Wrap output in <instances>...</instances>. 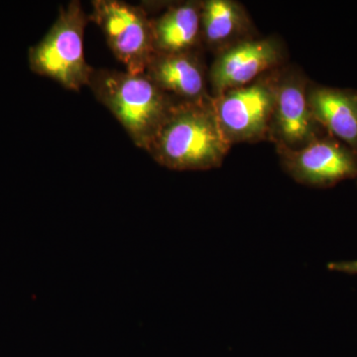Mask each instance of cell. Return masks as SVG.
Returning <instances> with one entry per match:
<instances>
[{"label": "cell", "mask_w": 357, "mask_h": 357, "mask_svg": "<svg viewBox=\"0 0 357 357\" xmlns=\"http://www.w3.org/2000/svg\"><path fill=\"white\" fill-rule=\"evenodd\" d=\"M309 84L305 75L294 68L277 72L276 100L267 139L276 145L278 153L298 151L328 134L310 107Z\"/></svg>", "instance_id": "obj_6"}, {"label": "cell", "mask_w": 357, "mask_h": 357, "mask_svg": "<svg viewBox=\"0 0 357 357\" xmlns=\"http://www.w3.org/2000/svg\"><path fill=\"white\" fill-rule=\"evenodd\" d=\"M285 60L283 45L276 37L250 38L217 54L208 79L213 96L253 83L281 68Z\"/></svg>", "instance_id": "obj_8"}, {"label": "cell", "mask_w": 357, "mask_h": 357, "mask_svg": "<svg viewBox=\"0 0 357 357\" xmlns=\"http://www.w3.org/2000/svg\"><path fill=\"white\" fill-rule=\"evenodd\" d=\"M213 96L223 136L230 145L267 139L276 100L277 72Z\"/></svg>", "instance_id": "obj_4"}, {"label": "cell", "mask_w": 357, "mask_h": 357, "mask_svg": "<svg viewBox=\"0 0 357 357\" xmlns=\"http://www.w3.org/2000/svg\"><path fill=\"white\" fill-rule=\"evenodd\" d=\"M145 74L178 100L197 102L211 96L206 91V70L196 51L155 54Z\"/></svg>", "instance_id": "obj_9"}, {"label": "cell", "mask_w": 357, "mask_h": 357, "mask_svg": "<svg viewBox=\"0 0 357 357\" xmlns=\"http://www.w3.org/2000/svg\"><path fill=\"white\" fill-rule=\"evenodd\" d=\"M307 100L326 133L357 151V91L309 84Z\"/></svg>", "instance_id": "obj_10"}, {"label": "cell", "mask_w": 357, "mask_h": 357, "mask_svg": "<svg viewBox=\"0 0 357 357\" xmlns=\"http://www.w3.org/2000/svg\"><path fill=\"white\" fill-rule=\"evenodd\" d=\"M88 86L121 122L136 146L144 150L177 100L145 73L95 69Z\"/></svg>", "instance_id": "obj_2"}, {"label": "cell", "mask_w": 357, "mask_h": 357, "mask_svg": "<svg viewBox=\"0 0 357 357\" xmlns=\"http://www.w3.org/2000/svg\"><path fill=\"white\" fill-rule=\"evenodd\" d=\"M279 155L286 172L307 187L326 189L357 177V151L330 134L298 151Z\"/></svg>", "instance_id": "obj_7"}, {"label": "cell", "mask_w": 357, "mask_h": 357, "mask_svg": "<svg viewBox=\"0 0 357 357\" xmlns=\"http://www.w3.org/2000/svg\"><path fill=\"white\" fill-rule=\"evenodd\" d=\"M332 271L342 272L345 274H357V260L354 261L333 262L328 265Z\"/></svg>", "instance_id": "obj_13"}, {"label": "cell", "mask_w": 357, "mask_h": 357, "mask_svg": "<svg viewBox=\"0 0 357 357\" xmlns=\"http://www.w3.org/2000/svg\"><path fill=\"white\" fill-rule=\"evenodd\" d=\"M230 147L211 96L197 102L176 100L146 151L166 168L201 171L222 166Z\"/></svg>", "instance_id": "obj_1"}, {"label": "cell", "mask_w": 357, "mask_h": 357, "mask_svg": "<svg viewBox=\"0 0 357 357\" xmlns=\"http://www.w3.org/2000/svg\"><path fill=\"white\" fill-rule=\"evenodd\" d=\"M202 39L215 54L253 38V26L244 7L234 0L201 1Z\"/></svg>", "instance_id": "obj_12"}, {"label": "cell", "mask_w": 357, "mask_h": 357, "mask_svg": "<svg viewBox=\"0 0 357 357\" xmlns=\"http://www.w3.org/2000/svg\"><path fill=\"white\" fill-rule=\"evenodd\" d=\"M89 21V15L77 0L61 6L49 31L28 51L32 72L70 91H79L89 86L95 70L84 55V29Z\"/></svg>", "instance_id": "obj_3"}, {"label": "cell", "mask_w": 357, "mask_h": 357, "mask_svg": "<svg viewBox=\"0 0 357 357\" xmlns=\"http://www.w3.org/2000/svg\"><path fill=\"white\" fill-rule=\"evenodd\" d=\"M155 54L196 51L202 40L201 1L173 3L150 18Z\"/></svg>", "instance_id": "obj_11"}, {"label": "cell", "mask_w": 357, "mask_h": 357, "mask_svg": "<svg viewBox=\"0 0 357 357\" xmlns=\"http://www.w3.org/2000/svg\"><path fill=\"white\" fill-rule=\"evenodd\" d=\"M89 20L100 26L115 57L132 74L145 73L155 55L151 24L143 6L96 0Z\"/></svg>", "instance_id": "obj_5"}]
</instances>
